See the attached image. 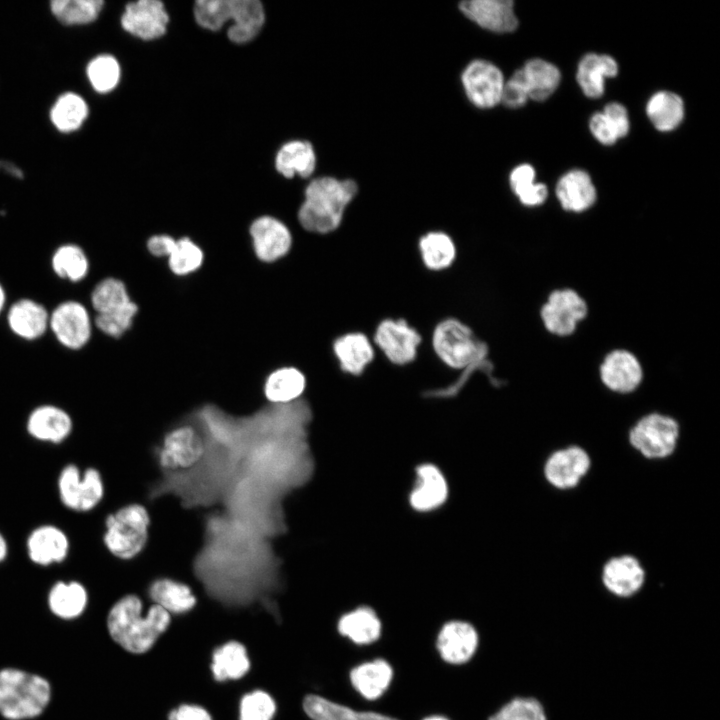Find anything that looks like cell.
Returning a JSON list of instances; mask_svg holds the SVG:
<instances>
[{
  "label": "cell",
  "instance_id": "cell-20",
  "mask_svg": "<svg viewBox=\"0 0 720 720\" xmlns=\"http://www.w3.org/2000/svg\"><path fill=\"white\" fill-rule=\"evenodd\" d=\"M602 383L611 391L629 393L642 381L643 371L638 358L624 349H617L606 355L600 365Z\"/></svg>",
  "mask_w": 720,
  "mask_h": 720
},
{
  "label": "cell",
  "instance_id": "cell-22",
  "mask_svg": "<svg viewBox=\"0 0 720 720\" xmlns=\"http://www.w3.org/2000/svg\"><path fill=\"white\" fill-rule=\"evenodd\" d=\"M645 580V571L637 558L632 555L613 557L602 570V582L606 589L619 597H629L640 590Z\"/></svg>",
  "mask_w": 720,
  "mask_h": 720
},
{
  "label": "cell",
  "instance_id": "cell-45",
  "mask_svg": "<svg viewBox=\"0 0 720 720\" xmlns=\"http://www.w3.org/2000/svg\"><path fill=\"white\" fill-rule=\"evenodd\" d=\"M87 76L97 92L107 93L113 90L119 82V63L111 55L97 56L88 64Z\"/></svg>",
  "mask_w": 720,
  "mask_h": 720
},
{
  "label": "cell",
  "instance_id": "cell-27",
  "mask_svg": "<svg viewBox=\"0 0 720 720\" xmlns=\"http://www.w3.org/2000/svg\"><path fill=\"white\" fill-rule=\"evenodd\" d=\"M8 324L16 335L33 340L46 331L49 314L41 304L30 299H21L10 307Z\"/></svg>",
  "mask_w": 720,
  "mask_h": 720
},
{
  "label": "cell",
  "instance_id": "cell-34",
  "mask_svg": "<svg viewBox=\"0 0 720 720\" xmlns=\"http://www.w3.org/2000/svg\"><path fill=\"white\" fill-rule=\"evenodd\" d=\"M338 631L358 645L375 642L381 634V622L369 607H359L344 614L338 621Z\"/></svg>",
  "mask_w": 720,
  "mask_h": 720
},
{
  "label": "cell",
  "instance_id": "cell-55",
  "mask_svg": "<svg viewBox=\"0 0 720 720\" xmlns=\"http://www.w3.org/2000/svg\"><path fill=\"white\" fill-rule=\"evenodd\" d=\"M9 554V544L6 537L0 531V563L4 562Z\"/></svg>",
  "mask_w": 720,
  "mask_h": 720
},
{
  "label": "cell",
  "instance_id": "cell-29",
  "mask_svg": "<svg viewBox=\"0 0 720 720\" xmlns=\"http://www.w3.org/2000/svg\"><path fill=\"white\" fill-rule=\"evenodd\" d=\"M418 482L411 493V505L419 511H428L440 506L447 498L448 486L440 470L425 464L417 470Z\"/></svg>",
  "mask_w": 720,
  "mask_h": 720
},
{
  "label": "cell",
  "instance_id": "cell-49",
  "mask_svg": "<svg viewBox=\"0 0 720 720\" xmlns=\"http://www.w3.org/2000/svg\"><path fill=\"white\" fill-rule=\"evenodd\" d=\"M528 99V92L521 71L518 69L505 81L500 103H503L509 108H519L523 106Z\"/></svg>",
  "mask_w": 720,
  "mask_h": 720
},
{
  "label": "cell",
  "instance_id": "cell-17",
  "mask_svg": "<svg viewBox=\"0 0 720 720\" xmlns=\"http://www.w3.org/2000/svg\"><path fill=\"white\" fill-rule=\"evenodd\" d=\"M588 453L579 446H569L553 452L544 465L546 480L558 489H570L579 484L590 469Z\"/></svg>",
  "mask_w": 720,
  "mask_h": 720
},
{
  "label": "cell",
  "instance_id": "cell-35",
  "mask_svg": "<svg viewBox=\"0 0 720 720\" xmlns=\"http://www.w3.org/2000/svg\"><path fill=\"white\" fill-rule=\"evenodd\" d=\"M149 596L167 612L184 613L196 604L191 588L170 578H158L149 587Z\"/></svg>",
  "mask_w": 720,
  "mask_h": 720
},
{
  "label": "cell",
  "instance_id": "cell-1",
  "mask_svg": "<svg viewBox=\"0 0 720 720\" xmlns=\"http://www.w3.org/2000/svg\"><path fill=\"white\" fill-rule=\"evenodd\" d=\"M142 601L128 594L120 598L110 609L107 627L112 639L131 653H144L167 629L170 614L161 606L152 605L142 616Z\"/></svg>",
  "mask_w": 720,
  "mask_h": 720
},
{
  "label": "cell",
  "instance_id": "cell-33",
  "mask_svg": "<svg viewBox=\"0 0 720 720\" xmlns=\"http://www.w3.org/2000/svg\"><path fill=\"white\" fill-rule=\"evenodd\" d=\"M316 156L310 142L294 140L284 144L278 151L275 166L279 173L286 178L295 174L306 178L315 169Z\"/></svg>",
  "mask_w": 720,
  "mask_h": 720
},
{
  "label": "cell",
  "instance_id": "cell-26",
  "mask_svg": "<svg viewBox=\"0 0 720 720\" xmlns=\"http://www.w3.org/2000/svg\"><path fill=\"white\" fill-rule=\"evenodd\" d=\"M306 377L296 367H281L272 371L264 382V395L273 405H288L299 401L306 388Z\"/></svg>",
  "mask_w": 720,
  "mask_h": 720
},
{
  "label": "cell",
  "instance_id": "cell-18",
  "mask_svg": "<svg viewBox=\"0 0 720 720\" xmlns=\"http://www.w3.org/2000/svg\"><path fill=\"white\" fill-rule=\"evenodd\" d=\"M28 435L43 443L61 444L73 431L70 414L56 405L45 404L34 408L27 417Z\"/></svg>",
  "mask_w": 720,
  "mask_h": 720
},
{
  "label": "cell",
  "instance_id": "cell-39",
  "mask_svg": "<svg viewBox=\"0 0 720 720\" xmlns=\"http://www.w3.org/2000/svg\"><path fill=\"white\" fill-rule=\"evenodd\" d=\"M88 115L84 99L72 92L61 95L53 105L50 118L55 127L62 132L78 129Z\"/></svg>",
  "mask_w": 720,
  "mask_h": 720
},
{
  "label": "cell",
  "instance_id": "cell-16",
  "mask_svg": "<svg viewBox=\"0 0 720 720\" xmlns=\"http://www.w3.org/2000/svg\"><path fill=\"white\" fill-rule=\"evenodd\" d=\"M168 21V13L159 0L128 3L121 17L123 29L143 40L161 37L166 32Z\"/></svg>",
  "mask_w": 720,
  "mask_h": 720
},
{
  "label": "cell",
  "instance_id": "cell-54",
  "mask_svg": "<svg viewBox=\"0 0 720 720\" xmlns=\"http://www.w3.org/2000/svg\"><path fill=\"white\" fill-rule=\"evenodd\" d=\"M0 170H3L16 178H22L23 176L22 171L17 166L7 161H0Z\"/></svg>",
  "mask_w": 720,
  "mask_h": 720
},
{
  "label": "cell",
  "instance_id": "cell-57",
  "mask_svg": "<svg viewBox=\"0 0 720 720\" xmlns=\"http://www.w3.org/2000/svg\"><path fill=\"white\" fill-rule=\"evenodd\" d=\"M424 720H449V719H447L443 716H440V715H434V716L427 717Z\"/></svg>",
  "mask_w": 720,
  "mask_h": 720
},
{
  "label": "cell",
  "instance_id": "cell-44",
  "mask_svg": "<svg viewBox=\"0 0 720 720\" xmlns=\"http://www.w3.org/2000/svg\"><path fill=\"white\" fill-rule=\"evenodd\" d=\"M204 260L203 250L193 240L182 237L176 240L175 247L168 257L171 272L177 276H186L197 271Z\"/></svg>",
  "mask_w": 720,
  "mask_h": 720
},
{
  "label": "cell",
  "instance_id": "cell-51",
  "mask_svg": "<svg viewBox=\"0 0 720 720\" xmlns=\"http://www.w3.org/2000/svg\"><path fill=\"white\" fill-rule=\"evenodd\" d=\"M619 138L627 135L630 124L626 108L620 103H609L602 111Z\"/></svg>",
  "mask_w": 720,
  "mask_h": 720
},
{
  "label": "cell",
  "instance_id": "cell-28",
  "mask_svg": "<svg viewBox=\"0 0 720 720\" xmlns=\"http://www.w3.org/2000/svg\"><path fill=\"white\" fill-rule=\"evenodd\" d=\"M393 669L384 659H375L354 667L350 672L353 687L368 700H375L388 689Z\"/></svg>",
  "mask_w": 720,
  "mask_h": 720
},
{
  "label": "cell",
  "instance_id": "cell-5",
  "mask_svg": "<svg viewBox=\"0 0 720 720\" xmlns=\"http://www.w3.org/2000/svg\"><path fill=\"white\" fill-rule=\"evenodd\" d=\"M46 679L16 668L0 670V714L8 720L39 716L50 701Z\"/></svg>",
  "mask_w": 720,
  "mask_h": 720
},
{
  "label": "cell",
  "instance_id": "cell-37",
  "mask_svg": "<svg viewBox=\"0 0 720 720\" xmlns=\"http://www.w3.org/2000/svg\"><path fill=\"white\" fill-rule=\"evenodd\" d=\"M646 113L653 126L662 132L672 131L684 117L682 98L670 91H659L651 96Z\"/></svg>",
  "mask_w": 720,
  "mask_h": 720
},
{
  "label": "cell",
  "instance_id": "cell-36",
  "mask_svg": "<svg viewBox=\"0 0 720 720\" xmlns=\"http://www.w3.org/2000/svg\"><path fill=\"white\" fill-rule=\"evenodd\" d=\"M303 708L312 720H398L376 712L356 711L318 695L306 696Z\"/></svg>",
  "mask_w": 720,
  "mask_h": 720
},
{
  "label": "cell",
  "instance_id": "cell-4",
  "mask_svg": "<svg viewBox=\"0 0 720 720\" xmlns=\"http://www.w3.org/2000/svg\"><path fill=\"white\" fill-rule=\"evenodd\" d=\"M194 16L201 27L212 31L232 21L227 35L237 44L255 38L265 21L264 8L258 0H198L194 4Z\"/></svg>",
  "mask_w": 720,
  "mask_h": 720
},
{
  "label": "cell",
  "instance_id": "cell-46",
  "mask_svg": "<svg viewBox=\"0 0 720 720\" xmlns=\"http://www.w3.org/2000/svg\"><path fill=\"white\" fill-rule=\"evenodd\" d=\"M488 720H547L542 704L535 698L517 697L506 703Z\"/></svg>",
  "mask_w": 720,
  "mask_h": 720
},
{
  "label": "cell",
  "instance_id": "cell-53",
  "mask_svg": "<svg viewBox=\"0 0 720 720\" xmlns=\"http://www.w3.org/2000/svg\"><path fill=\"white\" fill-rule=\"evenodd\" d=\"M169 720H211V718L201 707L182 705L170 713Z\"/></svg>",
  "mask_w": 720,
  "mask_h": 720
},
{
  "label": "cell",
  "instance_id": "cell-9",
  "mask_svg": "<svg viewBox=\"0 0 720 720\" xmlns=\"http://www.w3.org/2000/svg\"><path fill=\"white\" fill-rule=\"evenodd\" d=\"M205 453L206 443L200 431L192 425H180L164 436L158 462L164 470L183 471L199 464Z\"/></svg>",
  "mask_w": 720,
  "mask_h": 720
},
{
  "label": "cell",
  "instance_id": "cell-8",
  "mask_svg": "<svg viewBox=\"0 0 720 720\" xmlns=\"http://www.w3.org/2000/svg\"><path fill=\"white\" fill-rule=\"evenodd\" d=\"M679 424L670 416L651 413L642 417L630 430L629 442L641 455L661 459L671 455L679 439Z\"/></svg>",
  "mask_w": 720,
  "mask_h": 720
},
{
  "label": "cell",
  "instance_id": "cell-7",
  "mask_svg": "<svg viewBox=\"0 0 720 720\" xmlns=\"http://www.w3.org/2000/svg\"><path fill=\"white\" fill-rule=\"evenodd\" d=\"M56 485L61 504L73 512L94 510L105 495L104 479L95 467L81 469L68 463L59 471Z\"/></svg>",
  "mask_w": 720,
  "mask_h": 720
},
{
  "label": "cell",
  "instance_id": "cell-25",
  "mask_svg": "<svg viewBox=\"0 0 720 720\" xmlns=\"http://www.w3.org/2000/svg\"><path fill=\"white\" fill-rule=\"evenodd\" d=\"M618 73V64L609 55L589 53L579 62L576 79L589 98H599L604 93L606 78H613Z\"/></svg>",
  "mask_w": 720,
  "mask_h": 720
},
{
  "label": "cell",
  "instance_id": "cell-42",
  "mask_svg": "<svg viewBox=\"0 0 720 720\" xmlns=\"http://www.w3.org/2000/svg\"><path fill=\"white\" fill-rule=\"evenodd\" d=\"M52 268L61 278L79 281L87 275L89 262L79 246L66 244L55 251L52 257Z\"/></svg>",
  "mask_w": 720,
  "mask_h": 720
},
{
  "label": "cell",
  "instance_id": "cell-40",
  "mask_svg": "<svg viewBox=\"0 0 720 720\" xmlns=\"http://www.w3.org/2000/svg\"><path fill=\"white\" fill-rule=\"evenodd\" d=\"M535 175V170L530 164H521L512 170L509 177L512 191L525 206L541 205L548 196L546 185L535 183Z\"/></svg>",
  "mask_w": 720,
  "mask_h": 720
},
{
  "label": "cell",
  "instance_id": "cell-3",
  "mask_svg": "<svg viewBox=\"0 0 720 720\" xmlns=\"http://www.w3.org/2000/svg\"><path fill=\"white\" fill-rule=\"evenodd\" d=\"M432 348L447 367L464 370L480 366L493 373L488 344L479 339L463 321L448 317L438 322L432 332Z\"/></svg>",
  "mask_w": 720,
  "mask_h": 720
},
{
  "label": "cell",
  "instance_id": "cell-13",
  "mask_svg": "<svg viewBox=\"0 0 720 720\" xmlns=\"http://www.w3.org/2000/svg\"><path fill=\"white\" fill-rule=\"evenodd\" d=\"M49 326L57 340L69 349L82 348L91 336L89 314L75 301L59 304L49 315Z\"/></svg>",
  "mask_w": 720,
  "mask_h": 720
},
{
  "label": "cell",
  "instance_id": "cell-11",
  "mask_svg": "<svg viewBox=\"0 0 720 720\" xmlns=\"http://www.w3.org/2000/svg\"><path fill=\"white\" fill-rule=\"evenodd\" d=\"M587 313L585 300L568 288L553 291L540 310L546 330L557 336L571 335Z\"/></svg>",
  "mask_w": 720,
  "mask_h": 720
},
{
  "label": "cell",
  "instance_id": "cell-23",
  "mask_svg": "<svg viewBox=\"0 0 720 720\" xmlns=\"http://www.w3.org/2000/svg\"><path fill=\"white\" fill-rule=\"evenodd\" d=\"M332 350L340 369L352 376L362 375L375 357L373 343L366 334L359 331L348 332L336 338Z\"/></svg>",
  "mask_w": 720,
  "mask_h": 720
},
{
  "label": "cell",
  "instance_id": "cell-30",
  "mask_svg": "<svg viewBox=\"0 0 720 720\" xmlns=\"http://www.w3.org/2000/svg\"><path fill=\"white\" fill-rule=\"evenodd\" d=\"M48 606L51 612L62 619L80 616L88 604L85 586L75 580L57 581L48 592Z\"/></svg>",
  "mask_w": 720,
  "mask_h": 720
},
{
  "label": "cell",
  "instance_id": "cell-15",
  "mask_svg": "<svg viewBox=\"0 0 720 720\" xmlns=\"http://www.w3.org/2000/svg\"><path fill=\"white\" fill-rule=\"evenodd\" d=\"M256 257L265 263L275 262L291 249L292 235L289 228L272 216L255 219L249 229Z\"/></svg>",
  "mask_w": 720,
  "mask_h": 720
},
{
  "label": "cell",
  "instance_id": "cell-43",
  "mask_svg": "<svg viewBox=\"0 0 720 720\" xmlns=\"http://www.w3.org/2000/svg\"><path fill=\"white\" fill-rule=\"evenodd\" d=\"M131 301L125 284L112 277L101 280L91 293V303L97 314L115 311Z\"/></svg>",
  "mask_w": 720,
  "mask_h": 720
},
{
  "label": "cell",
  "instance_id": "cell-12",
  "mask_svg": "<svg viewBox=\"0 0 720 720\" xmlns=\"http://www.w3.org/2000/svg\"><path fill=\"white\" fill-rule=\"evenodd\" d=\"M461 81L466 96L476 107L488 109L500 103L505 80L495 64L473 60L462 72Z\"/></svg>",
  "mask_w": 720,
  "mask_h": 720
},
{
  "label": "cell",
  "instance_id": "cell-21",
  "mask_svg": "<svg viewBox=\"0 0 720 720\" xmlns=\"http://www.w3.org/2000/svg\"><path fill=\"white\" fill-rule=\"evenodd\" d=\"M478 646L475 628L464 621H450L438 633L436 647L441 658L450 664H463L474 655Z\"/></svg>",
  "mask_w": 720,
  "mask_h": 720
},
{
  "label": "cell",
  "instance_id": "cell-2",
  "mask_svg": "<svg viewBox=\"0 0 720 720\" xmlns=\"http://www.w3.org/2000/svg\"><path fill=\"white\" fill-rule=\"evenodd\" d=\"M357 191V184L350 179L325 176L312 180L305 189V199L298 210L300 225L306 231L317 234L337 230Z\"/></svg>",
  "mask_w": 720,
  "mask_h": 720
},
{
  "label": "cell",
  "instance_id": "cell-6",
  "mask_svg": "<svg viewBox=\"0 0 720 720\" xmlns=\"http://www.w3.org/2000/svg\"><path fill=\"white\" fill-rule=\"evenodd\" d=\"M151 519L146 507L129 503L109 513L102 536L106 550L120 560H131L145 548Z\"/></svg>",
  "mask_w": 720,
  "mask_h": 720
},
{
  "label": "cell",
  "instance_id": "cell-14",
  "mask_svg": "<svg viewBox=\"0 0 720 720\" xmlns=\"http://www.w3.org/2000/svg\"><path fill=\"white\" fill-rule=\"evenodd\" d=\"M26 553L29 560L40 567L63 563L70 552L66 532L55 524H41L27 535Z\"/></svg>",
  "mask_w": 720,
  "mask_h": 720
},
{
  "label": "cell",
  "instance_id": "cell-41",
  "mask_svg": "<svg viewBox=\"0 0 720 720\" xmlns=\"http://www.w3.org/2000/svg\"><path fill=\"white\" fill-rule=\"evenodd\" d=\"M103 5L102 0H54L50 3L54 16L68 25L93 22Z\"/></svg>",
  "mask_w": 720,
  "mask_h": 720
},
{
  "label": "cell",
  "instance_id": "cell-10",
  "mask_svg": "<svg viewBox=\"0 0 720 720\" xmlns=\"http://www.w3.org/2000/svg\"><path fill=\"white\" fill-rule=\"evenodd\" d=\"M373 341L390 363L405 366L416 359L422 336L405 319L385 318L377 324Z\"/></svg>",
  "mask_w": 720,
  "mask_h": 720
},
{
  "label": "cell",
  "instance_id": "cell-48",
  "mask_svg": "<svg viewBox=\"0 0 720 720\" xmlns=\"http://www.w3.org/2000/svg\"><path fill=\"white\" fill-rule=\"evenodd\" d=\"M274 712L273 699L263 691H255L243 697L240 720H271Z\"/></svg>",
  "mask_w": 720,
  "mask_h": 720
},
{
  "label": "cell",
  "instance_id": "cell-52",
  "mask_svg": "<svg viewBox=\"0 0 720 720\" xmlns=\"http://www.w3.org/2000/svg\"><path fill=\"white\" fill-rule=\"evenodd\" d=\"M176 244V239L170 235L158 234L147 241V250L155 257H169Z\"/></svg>",
  "mask_w": 720,
  "mask_h": 720
},
{
  "label": "cell",
  "instance_id": "cell-32",
  "mask_svg": "<svg viewBox=\"0 0 720 720\" xmlns=\"http://www.w3.org/2000/svg\"><path fill=\"white\" fill-rule=\"evenodd\" d=\"M528 97L535 101H544L558 88L561 74L552 63L534 58L520 69Z\"/></svg>",
  "mask_w": 720,
  "mask_h": 720
},
{
  "label": "cell",
  "instance_id": "cell-50",
  "mask_svg": "<svg viewBox=\"0 0 720 720\" xmlns=\"http://www.w3.org/2000/svg\"><path fill=\"white\" fill-rule=\"evenodd\" d=\"M592 135L604 145H612L618 139V135L603 112L593 114L589 122Z\"/></svg>",
  "mask_w": 720,
  "mask_h": 720
},
{
  "label": "cell",
  "instance_id": "cell-47",
  "mask_svg": "<svg viewBox=\"0 0 720 720\" xmlns=\"http://www.w3.org/2000/svg\"><path fill=\"white\" fill-rule=\"evenodd\" d=\"M137 312V304L131 301L126 306L115 311L97 314L95 324L104 334L118 338L132 326Z\"/></svg>",
  "mask_w": 720,
  "mask_h": 720
},
{
  "label": "cell",
  "instance_id": "cell-19",
  "mask_svg": "<svg viewBox=\"0 0 720 720\" xmlns=\"http://www.w3.org/2000/svg\"><path fill=\"white\" fill-rule=\"evenodd\" d=\"M459 9L471 21L492 32L508 33L518 26L511 0L462 1Z\"/></svg>",
  "mask_w": 720,
  "mask_h": 720
},
{
  "label": "cell",
  "instance_id": "cell-24",
  "mask_svg": "<svg viewBox=\"0 0 720 720\" xmlns=\"http://www.w3.org/2000/svg\"><path fill=\"white\" fill-rule=\"evenodd\" d=\"M556 196L563 209L583 212L596 201V189L590 176L583 170L573 169L557 182Z\"/></svg>",
  "mask_w": 720,
  "mask_h": 720
},
{
  "label": "cell",
  "instance_id": "cell-31",
  "mask_svg": "<svg viewBox=\"0 0 720 720\" xmlns=\"http://www.w3.org/2000/svg\"><path fill=\"white\" fill-rule=\"evenodd\" d=\"M423 265L430 271L440 272L450 268L457 257V247L452 237L443 231H430L418 241Z\"/></svg>",
  "mask_w": 720,
  "mask_h": 720
},
{
  "label": "cell",
  "instance_id": "cell-38",
  "mask_svg": "<svg viewBox=\"0 0 720 720\" xmlns=\"http://www.w3.org/2000/svg\"><path fill=\"white\" fill-rule=\"evenodd\" d=\"M249 665L245 647L233 641L215 650L211 669L215 679L224 681L242 677Z\"/></svg>",
  "mask_w": 720,
  "mask_h": 720
},
{
  "label": "cell",
  "instance_id": "cell-56",
  "mask_svg": "<svg viewBox=\"0 0 720 720\" xmlns=\"http://www.w3.org/2000/svg\"><path fill=\"white\" fill-rule=\"evenodd\" d=\"M4 303H5V293H4V290H3V288H2V286H1V284H0V312H1L2 309H3Z\"/></svg>",
  "mask_w": 720,
  "mask_h": 720
}]
</instances>
